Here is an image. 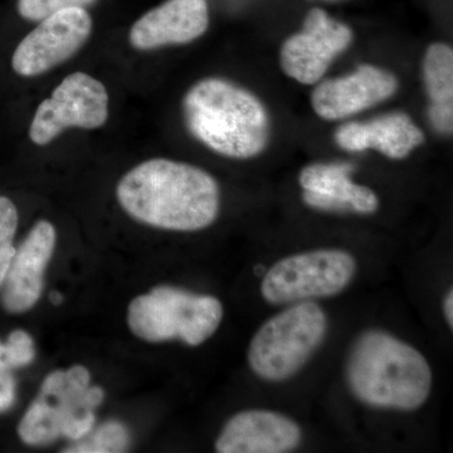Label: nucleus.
Listing matches in <instances>:
<instances>
[{"label":"nucleus","mask_w":453,"mask_h":453,"mask_svg":"<svg viewBox=\"0 0 453 453\" xmlns=\"http://www.w3.org/2000/svg\"><path fill=\"white\" fill-rule=\"evenodd\" d=\"M301 442V429L288 417L271 411L235 414L216 442L219 453H286Z\"/></svg>","instance_id":"14"},{"label":"nucleus","mask_w":453,"mask_h":453,"mask_svg":"<svg viewBox=\"0 0 453 453\" xmlns=\"http://www.w3.org/2000/svg\"><path fill=\"white\" fill-rule=\"evenodd\" d=\"M223 306L207 295L159 286L131 301L127 323L131 332L150 342L179 339L198 347L219 329Z\"/></svg>","instance_id":"6"},{"label":"nucleus","mask_w":453,"mask_h":453,"mask_svg":"<svg viewBox=\"0 0 453 453\" xmlns=\"http://www.w3.org/2000/svg\"><path fill=\"white\" fill-rule=\"evenodd\" d=\"M443 310H445V316L447 323H449V326L452 327L453 325V294L452 290H449V294H447L445 299V305H443Z\"/></svg>","instance_id":"23"},{"label":"nucleus","mask_w":453,"mask_h":453,"mask_svg":"<svg viewBox=\"0 0 453 453\" xmlns=\"http://www.w3.org/2000/svg\"><path fill=\"white\" fill-rule=\"evenodd\" d=\"M327 318L312 301L291 303L259 327L249 349L250 366L265 380L282 381L308 363L324 342Z\"/></svg>","instance_id":"5"},{"label":"nucleus","mask_w":453,"mask_h":453,"mask_svg":"<svg viewBox=\"0 0 453 453\" xmlns=\"http://www.w3.org/2000/svg\"><path fill=\"white\" fill-rule=\"evenodd\" d=\"M356 271V259L340 250L290 256L270 268L262 281V296L273 305L335 296L348 288Z\"/></svg>","instance_id":"7"},{"label":"nucleus","mask_w":453,"mask_h":453,"mask_svg":"<svg viewBox=\"0 0 453 453\" xmlns=\"http://www.w3.org/2000/svg\"><path fill=\"white\" fill-rule=\"evenodd\" d=\"M89 380L88 369L81 365L50 372L18 426L20 440L43 446L59 437L79 441L88 436L95 425V410L105 396Z\"/></svg>","instance_id":"4"},{"label":"nucleus","mask_w":453,"mask_h":453,"mask_svg":"<svg viewBox=\"0 0 453 453\" xmlns=\"http://www.w3.org/2000/svg\"><path fill=\"white\" fill-rule=\"evenodd\" d=\"M96 0H18L19 16L31 22H41L58 12L71 8H88Z\"/></svg>","instance_id":"21"},{"label":"nucleus","mask_w":453,"mask_h":453,"mask_svg":"<svg viewBox=\"0 0 453 453\" xmlns=\"http://www.w3.org/2000/svg\"><path fill=\"white\" fill-rule=\"evenodd\" d=\"M35 356L31 335L23 330H16L9 335L7 344H0V375L31 365Z\"/></svg>","instance_id":"20"},{"label":"nucleus","mask_w":453,"mask_h":453,"mask_svg":"<svg viewBox=\"0 0 453 453\" xmlns=\"http://www.w3.org/2000/svg\"><path fill=\"white\" fill-rule=\"evenodd\" d=\"M398 81L388 71L363 65L353 73L321 82L312 92L314 111L325 120H340L392 97Z\"/></svg>","instance_id":"11"},{"label":"nucleus","mask_w":453,"mask_h":453,"mask_svg":"<svg viewBox=\"0 0 453 453\" xmlns=\"http://www.w3.org/2000/svg\"><path fill=\"white\" fill-rule=\"evenodd\" d=\"M109 119V94L103 82L85 73H74L42 101L29 127V139L46 146L71 127L95 130Z\"/></svg>","instance_id":"8"},{"label":"nucleus","mask_w":453,"mask_h":453,"mask_svg":"<svg viewBox=\"0 0 453 453\" xmlns=\"http://www.w3.org/2000/svg\"><path fill=\"white\" fill-rule=\"evenodd\" d=\"M349 388L363 403L414 411L427 401L432 372L417 349L381 330H369L351 349Z\"/></svg>","instance_id":"3"},{"label":"nucleus","mask_w":453,"mask_h":453,"mask_svg":"<svg viewBox=\"0 0 453 453\" xmlns=\"http://www.w3.org/2000/svg\"><path fill=\"white\" fill-rule=\"evenodd\" d=\"M62 295L58 294V292H53V294H50V301H52L55 305H58V303H62Z\"/></svg>","instance_id":"24"},{"label":"nucleus","mask_w":453,"mask_h":453,"mask_svg":"<svg viewBox=\"0 0 453 453\" xmlns=\"http://www.w3.org/2000/svg\"><path fill=\"white\" fill-rule=\"evenodd\" d=\"M56 246V229L40 220L20 244L2 286V303L12 314H22L37 303L43 276Z\"/></svg>","instance_id":"12"},{"label":"nucleus","mask_w":453,"mask_h":453,"mask_svg":"<svg viewBox=\"0 0 453 453\" xmlns=\"http://www.w3.org/2000/svg\"><path fill=\"white\" fill-rule=\"evenodd\" d=\"M92 28V18L85 8L65 9L41 20L14 50V73L35 77L65 64L85 46Z\"/></svg>","instance_id":"9"},{"label":"nucleus","mask_w":453,"mask_h":453,"mask_svg":"<svg viewBox=\"0 0 453 453\" xmlns=\"http://www.w3.org/2000/svg\"><path fill=\"white\" fill-rule=\"evenodd\" d=\"M423 140V131L403 112L387 113L365 122H348L335 133L336 144L344 150L374 149L390 159H403Z\"/></svg>","instance_id":"16"},{"label":"nucleus","mask_w":453,"mask_h":453,"mask_svg":"<svg viewBox=\"0 0 453 453\" xmlns=\"http://www.w3.org/2000/svg\"><path fill=\"white\" fill-rule=\"evenodd\" d=\"M183 115L187 129L198 142L234 159L257 157L270 138L264 104L247 89L217 77L189 88Z\"/></svg>","instance_id":"2"},{"label":"nucleus","mask_w":453,"mask_h":453,"mask_svg":"<svg viewBox=\"0 0 453 453\" xmlns=\"http://www.w3.org/2000/svg\"><path fill=\"white\" fill-rule=\"evenodd\" d=\"M210 27L207 0H166L131 27V46L139 50L187 44L202 37Z\"/></svg>","instance_id":"13"},{"label":"nucleus","mask_w":453,"mask_h":453,"mask_svg":"<svg viewBox=\"0 0 453 453\" xmlns=\"http://www.w3.org/2000/svg\"><path fill=\"white\" fill-rule=\"evenodd\" d=\"M354 165L348 163L312 164L300 173L303 202L309 207L329 211L371 214L380 199L369 188L350 180Z\"/></svg>","instance_id":"15"},{"label":"nucleus","mask_w":453,"mask_h":453,"mask_svg":"<svg viewBox=\"0 0 453 453\" xmlns=\"http://www.w3.org/2000/svg\"><path fill=\"white\" fill-rule=\"evenodd\" d=\"M353 41L350 27L320 8L309 12L303 29L283 43L280 62L283 73L303 85L323 79L334 59Z\"/></svg>","instance_id":"10"},{"label":"nucleus","mask_w":453,"mask_h":453,"mask_svg":"<svg viewBox=\"0 0 453 453\" xmlns=\"http://www.w3.org/2000/svg\"><path fill=\"white\" fill-rule=\"evenodd\" d=\"M429 97V120L434 129L451 134L453 127V50L445 43L429 46L423 61Z\"/></svg>","instance_id":"17"},{"label":"nucleus","mask_w":453,"mask_h":453,"mask_svg":"<svg viewBox=\"0 0 453 453\" xmlns=\"http://www.w3.org/2000/svg\"><path fill=\"white\" fill-rule=\"evenodd\" d=\"M130 436L127 427L119 422H107L94 432L91 438L65 452L112 453L124 452L129 447Z\"/></svg>","instance_id":"18"},{"label":"nucleus","mask_w":453,"mask_h":453,"mask_svg":"<svg viewBox=\"0 0 453 453\" xmlns=\"http://www.w3.org/2000/svg\"><path fill=\"white\" fill-rule=\"evenodd\" d=\"M16 399V381L11 372L0 375V412L9 410Z\"/></svg>","instance_id":"22"},{"label":"nucleus","mask_w":453,"mask_h":453,"mask_svg":"<svg viewBox=\"0 0 453 453\" xmlns=\"http://www.w3.org/2000/svg\"><path fill=\"white\" fill-rule=\"evenodd\" d=\"M329 2H340V0H329Z\"/></svg>","instance_id":"25"},{"label":"nucleus","mask_w":453,"mask_h":453,"mask_svg":"<svg viewBox=\"0 0 453 453\" xmlns=\"http://www.w3.org/2000/svg\"><path fill=\"white\" fill-rule=\"evenodd\" d=\"M18 228V211L7 196H0V286L16 255L13 241Z\"/></svg>","instance_id":"19"},{"label":"nucleus","mask_w":453,"mask_h":453,"mask_svg":"<svg viewBox=\"0 0 453 453\" xmlns=\"http://www.w3.org/2000/svg\"><path fill=\"white\" fill-rule=\"evenodd\" d=\"M122 210L144 225L195 232L219 211V187L207 172L187 163L151 159L122 177L116 188Z\"/></svg>","instance_id":"1"}]
</instances>
